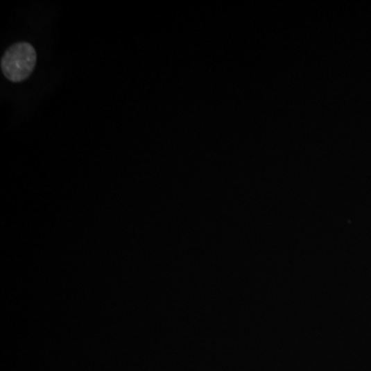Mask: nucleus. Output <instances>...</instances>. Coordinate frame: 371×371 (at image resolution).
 <instances>
[{
	"label": "nucleus",
	"mask_w": 371,
	"mask_h": 371,
	"mask_svg": "<svg viewBox=\"0 0 371 371\" xmlns=\"http://www.w3.org/2000/svg\"><path fill=\"white\" fill-rule=\"evenodd\" d=\"M37 64L35 48L27 42L12 44L4 53L1 59V69L4 76L12 82L26 80Z\"/></svg>",
	"instance_id": "obj_1"
}]
</instances>
